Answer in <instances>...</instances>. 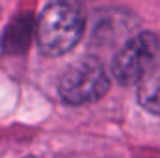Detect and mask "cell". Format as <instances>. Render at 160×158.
<instances>
[{"mask_svg":"<svg viewBox=\"0 0 160 158\" xmlns=\"http://www.w3.org/2000/svg\"><path fill=\"white\" fill-rule=\"evenodd\" d=\"M86 28L84 13L77 4L52 2L39 15L36 34L43 54L62 56L80 41Z\"/></svg>","mask_w":160,"mask_h":158,"instance_id":"1","label":"cell"},{"mask_svg":"<svg viewBox=\"0 0 160 158\" xmlns=\"http://www.w3.org/2000/svg\"><path fill=\"white\" fill-rule=\"evenodd\" d=\"M160 63V39L151 32H140L127 41L112 62V75L123 86L142 84Z\"/></svg>","mask_w":160,"mask_h":158,"instance_id":"2","label":"cell"},{"mask_svg":"<svg viewBox=\"0 0 160 158\" xmlns=\"http://www.w3.org/2000/svg\"><path fill=\"white\" fill-rule=\"evenodd\" d=\"M110 89V78L97 58H84L71 65L58 82V95L65 104H93Z\"/></svg>","mask_w":160,"mask_h":158,"instance_id":"3","label":"cell"},{"mask_svg":"<svg viewBox=\"0 0 160 158\" xmlns=\"http://www.w3.org/2000/svg\"><path fill=\"white\" fill-rule=\"evenodd\" d=\"M34 19L30 13H21L15 21H11L2 36V50L6 54H22L32 39Z\"/></svg>","mask_w":160,"mask_h":158,"instance_id":"4","label":"cell"},{"mask_svg":"<svg viewBox=\"0 0 160 158\" xmlns=\"http://www.w3.org/2000/svg\"><path fill=\"white\" fill-rule=\"evenodd\" d=\"M138 101L145 110L160 116V73H153L149 78L140 84Z\"/></svg>","mask_w":160,"mask_h":158,"instance_id":"5","label":"cell"},{"mask_svg":"<svg viewBox=\"0 0 160 158\" xmlns=\"http://www.w3.org/2000/svg\"><path fill=\"white\" fill-rule=\"evenodd\" d=\"M26 158H34V156H26Z\"/></svg>","mask_w":160,"mask_h":158,"instance_id":"6","label":"cell"}]
</instances>
